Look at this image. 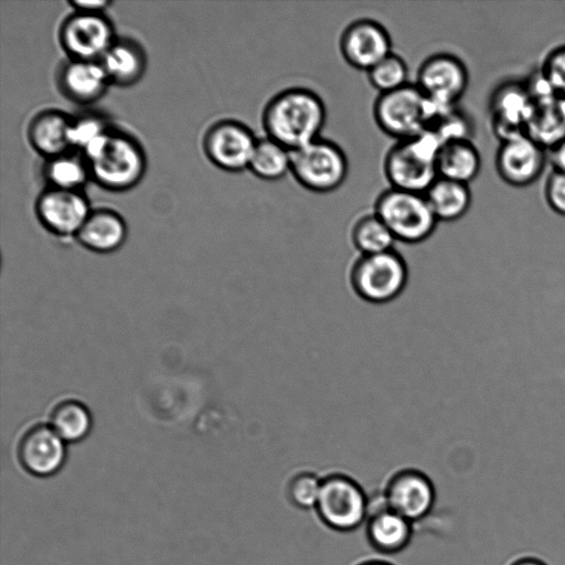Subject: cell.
Here are the masks:
<instances>
[{
	"instance_id": "5",
	"label": "cell",
	"mask_w": 565,
	"mask_h": 565,
	"mask_svg": "<svg viewBox=\"0 0 565 565\" xmlns=\"http://www.w3.org/2000/svg\"><path fill=\"white\" fill-rule=\"evenodd\" d=\"M371 498L352 477L332 472L322 477L321 491L315 512L328 529L350 533L365 524Z\"/></svg>"
},
{
	"instance_id": "9",
	"label": "cell",
	"mask_w": 565,
	"mask_h": 565,
	"mask_svg": "<svg viewBox=\"0 0 565 565\" xmlns=\"http://www.w3.org/2000/svg\"><path fill=\"white\" fill-rule=\"evenodd\" d=\"M57 36L68 58L96 62L118 38L104 12L83 11L68 14L61 23Z\"/></svg>"
},
{
	"instance_id": "38",
	"label": "cell",
	"mask_w": 565,
	"mask_h": 565,
	"mask_svg": "<svg viewBox=\"0 0 565 565\" xmlns=\"http://www.w3.org/2000/svg\"><path fill=\"white\" fill-rule=\"evenodd\" d=\"M354 565H395L386 559L383 558H367L364 561H360L359 563Z\"/></svg>"
},
{
	"instance_id": "11",
	"label": "cell",
	"mask_w": 565,
	"mask_h": 565,
	"mask_svg": "<svg viewBox=\"0 0 565 565\" xmlns=\"http://www.w3.org/2000/svg\"><path fill=\"white\" fill-rule=\"evenodd\" d=\"M380 492L390 509L413 524L431 513L437 499L433 480L424 471L415 468L395 471Z\"/></svg>"
},
{
	"instance_id": "17",
	"label": "cell",
	"mask_w": 565,
	"mask_h": 565,
	"mask_svg": "<svg viewBox=\"0 0 565 565\" xmlns=\"http://www.w3.org/2000/svg\"><path fill=\"white\" fill-rule=\"evenodd\" d=\"M18 456L21 466L36 477H51L65 463V441L51 426L36 425L22 437Z\"/></svg>"
},
{
	"instance_id": "31",
	"label": "cell",
	"mask_w": 565,
	"mask_h": 565,
	"mask_svg": "<svg viewBox=\"0 0 565 565\" xmlns=\"http://www.w3.org/2000/svg\"><path fill=\"white\" fill-rule=\"evenodd\" d=\"M321 484L322 477L316 472L309 470L299 471L287 481L285 495L294 508L302 511H315Z\"/></svg>"
},
{
	"instance_id": "14",
	"label": "cell",
	"mask_w": 565,
	"mask_h": 565,
	"mask_svg": "<svg viewBox=\"0 0 565 565\" xmlns=\"http://www.w3.org/2000/svg\"><path fill=\"white\" fill-rule=\"evenodd\" d=\"M339 49L350 66L365 72L393 52L392 39L386 28L369 18L354 20L345 26L340 36Z\"/></svg>"
},
{
	"instance_id": "16",
	"label": "cell",
	"mask_w": 565,
	"mask_h": 565,
	"mask_svg": "<svg viewBox=\"0 0 565 565\" xmlns=\"http://www.w3.org/2000/svg\"><path fill=\"white\" fill-rule=\"evenodd\" d=\"M413 526L411 521L384 503L381 492L371 498L364 530L365 539L373 551L384 556L403 552L412 542Z\"/></svg>"
},
{
	"instance_id": "21",
	"label": "cell",
	"mask_w": 565,
	"mask_h": 565,
	"mask_svg": "<svg viewBox=\"0 0 565 565\" xmlns=\"http://www.w3.org/2000/svg\"><path fill=\"white\" fill-rule=\"evenodd\" d=\"M534 106L524 83H502L490 98L491 126H508L526 132Z\"/></svg>"
},
{
	"instance_id": "27",
	"label": "cell",
	"mask_w": 565,
	"mask_h": 565,
	"mask_svg": "<svg viewBox=\"0 0 565 565\" xmlns=\"http://www.w3.org/2000/svg\"><path fill=\"white\" fill-rule=\"evenodd\" d=\"M291 151L264 136L258 138L248 170L264 181H278L290 173Z\"/></svg>"
},
{
	"instance_id": "35",
	"label": "cell",
	"mask_w": 565,
	"mask_h": 565,
	"mask_svg": "<svg viewBox=\"0 0 565 565\" xmlns=\"http://www.w3.org/2000/svg\"><path fill=\"white\" fill-rule=\"evenodd\" d=\"M68 6L73 11H83V12H104L113 2L109 0H96V1H86V0H72L67 1Z\"/></svg>"
},
{
	"instance_id": "7",
	"label": "cell",
	"mask_w": 565,
	"mask_h": 565,
	"mask_svg": "<svg viewBox=\"0 0 565 565\" xmlns=\"http://www.w3.org/2000/svg\"><path fill=\"white\" fill-rule=\"evenodd\" d=\"M433 110V103L415 83L379 94L373 104V118L387 136L403 140L425 130Z\"/></svg>"
},
{
	"instance_id": "26",
	"label": "cell",
	"mask_w": 565,
	"mask_h": 565,
	"mask_svg": "<svg viewBox=\"0 0 565 565\" xmlns=\"http://www.w3.org/2000/svg\"><path fill=\"white\" fill-rule=\"evenodd\" d=\"M42 171L46 186L56 189L82 191L90 179L87 162L76 151L45 159Z\"/></svg>"
},
{
	"instance_id": "34",
	"label": "cell",
	"mask_w": 565,
	"mask_h": 565,
	"mask_svg": "<svg viewBox=\"0 0 565 565\" xmlns=\"http://www.w3.org/2000/svg\"><path fill=\"white\" fill-rule=\"evenodd\" d=\"M544 198L553 212L565 216V172L552 169L544 184Z\"/></svg>"
},
{
	"instance_id": "8",
	"label": "cell",
	"mask_w": 565,
	"mask_h": 565,
	"mask_svg": "<svg viewBox=\"0 0 565 565\" xmlns=\"http://www.w3.org/2000/svg\"><path fill=\"white\" fill-rule=\"evenodd\" d=\"M354 292L365 301L385 303L395 299L407 282V267L394 249L360 255L350 270Z\"/></svg>"
},
{
	"instance_id": "3",
	"label": "cell",
	"mask_w": 565,
	"mask_h": 565,
	"mask_svg": "<svg viewBox=\"0 0 565 565\" xmlns=\"http://www.w3.org/2000/svg\"><path fill=\"white\" fill-rule=\"evenodd\" d=\"M443 141L427 130L397 140L383 160V172L390 188L423 193L438 178L437 157Z\"/></svg>"
},
{
	"instance_id": "33",
	"label": "cell",
	"mask_w": 565,
	"mask_h": 565,
	"mask_svg": "<svg viewBox=\"0 0 565 565\" xmlns=\"http://www.w3.org/2000/svg\"><path fill=\"white\" fill-rule=\"evenodd\" d=\"M559 97H565V46L551 51L541 68Z\"/></svg>"
},
{
	"instance_id": "1",
	"label": "cell",
	"mask_w": 565,
	"mask_h": 565,
	"mask_svg": "<svg viewBox=\"0 0 565 565\" xmlns=\"http://www.w3.org/2000/svg\"><path fill=\"white\" fill-rule=\"evenodd\" d=\"M327 107L318 93L288 87L273 95L262 111L265 136L290 151L322 137Z\"/></svg>"
},
{
	"instance_id": "13",
	"label": "cell",
	"mask_w": 565,
	"mask_h": 565,
	"mask_svg": "<svg viewBox=\"0 0 565 565\" xmlns=\"http://www.w3.org/2000/svg\"><path fill=\"white\" fill-rule=\"evenodd\" d=\"M39 222L57 236H76L92 207L83 191L45 186L34 204Z\"/></svg>"
},
{
	"instance_id": "30",
	"label": "cell",
	"mask_w": 565,
	"mask_h": 565,
	"mask_svg": "<svg viewBox=\"0 0 565 565\" xmlns=\"http://www.w3.org/2000/svg\"><path fill=\"white\" fill-rule=\"evenodd\" d=\"M367 79L379 94L398 89L408 82V67L405 60L392 52L367 72Z\"/></svg>"
},
{
	"instance_id": "39",
	"label": "cell",
	"mask_w": 565,
	"mask_h": 565,
	"mask_svg": "<svg viewBox=\"0 0 565 565\" xmlns=\"http://www.w3.org/2000/svg\"><path fill=\"white\" fill-rule=\"evenodd\" d=\"M561 100H562V105H563L564 110H565V97H561Z\"/></svg>"
},
{
	"instance_id": "10",
	"label": "cell",
	"mask_w": 565,
	"mask_h": 565,
	"mask_svg": "<svg viewBox=\"0 0 565 565\" xmlns=\"http://www.w3.org/2000/svg\"><path fill=\"white\" fill-rule=\"evenodd\" d=\"M258 137L244 122L220 119L205 130L202 148L205 157L221 170L241 172L248 170Z\"/></svg>"
},
{
	"instance_id": "20",
	"label": "cell",
	"mask_w": 565,
	"mask_h": 565,
	"mask_svg": "<svg viewBox=\"0 0 565 565\" xmlns=\"http://www.w3.org/2000/svg\"><path fill=\"white\" fill-rule=\"evenodd\" d=\"M110 85L130 87L143 77L148 60L143 46L130 38H117L100 58Z\"/></svg>"
},
{
	"instance_id": "37",
	"label": "cell",
	"mask_w": 565,
	"mask_h": 565,
	"mask_svg": "<svg viewBox=\"0 0 565 565\" xmlns=\"http://www.w3.org/2000/svg\"><path fill=\"white\" fill-rule=\"evenodd\" d=\"M507 565H548L544 559L534 555H520L512 558Z\"/></svg>"
},
{
	"instance_id": "25",
	"label": "cell",
	"mask_w": 565,
	"mask_h": 565,
	"mask_svg": "<svg viewBox=\"0 0 565 565\" xmlns=\"http://www.w3.org/2000/svg\"><path fill=\"white\" fill-rule=\"evenodd\" d=\"M526 135L546 150L565 137V110L561 97L535 104Z\"/></svg>"
},
{
	"instance_id": "18",
	"label": "cell",
	"mask_w": 565,
	"mask_h": 565,
	"mask_svg": "<svg viewBox=\"0 0 565 565\" xmlns=\"http://www.w3.org/2000/svg\"><path fill=\"white\" fill-rule=\"evenodd\" d=\"M56 85L68 100L89 105L105 95L110 83L99 62L68 58L57 70Z\"/></svg>"
},
{
	"instance_id": "22",
	"label": "cell",
	"mask_w": 565,
	"mask_h": 565,
	"mask_svg": "<svg viewBox=\"0 0 565 565\" xmlns=\"http://www.w3.org/2000/svg\"><path fill=\"white\" fill-rule=\"evenodd\" d=\"M75 237L90 250L114 252L124 244L127 237V224L115 210L93 209Z\"/></svg>"
},
{
	"instance_id": "32",
	"label": "cell",
	"mask_w": 565,
	"mask_h": 565,
	"mask_svg": "<svg viewBox=\"0 0 565 565\" xmlns=\"http://www.w3.org/2000/svg\"><path fill=\"white\" fill-rule=\"evenodd\" d=\"M113 126L98 115L87 114L72 119L71 145L73 151L82 153L94 142L103 138Z\"/></svg>"
},
{
	"instance_id": "2",
	"label": "cell",
	"mask_w": 565,
	"mask_h": 565,
	"mask_svg": "<svg viewBox=\"0 0 565 565\" xmlns=\"http://www.w3.org/2000/svg\"><path fill=\"white\" fill-rule=\"evenodd\" d=\"M81 154L87 162L90 179L108 191L131 190L147 171V156L141 143L114 127Z\"/></svg>"
},
{
	"instance_id": "28",
	"label": "cell",
	"mask_w": 565,
	"mask_h": 565,
	"mask_svg": "<svg viewBox=\"0 0 565 565\" xmlns=\"http://www.w3.org/2000/svg\"><path fill=\"white\" fill-rule=\"evenodd\" d=\"M351 241L360 255H373L394 249L396 239L374 213L359 217L351 228Z\"/></svg>"
},
{
	"instance_id": "4",
	"label": "cell",
	"mask_w": 565,
	"mask_h": 565,
	"mask_svg": "<svg viewBox=\"0 0 565 565\" xmlns=\"http://www.w3.org/2000/svg\"><path fill=\"white\" fill-rule=\"evenodd\" d=\"M373 212L396 241L407 244L424 242L438 224L425 194L390 186L377 195Z\"/></svg>"
},
{
	"instance_id": "12",
	"label": "cell",
	"mask_w": 565,
	"mask_h": 565,
	"mask_svg": "<svg viewBox=\"0 0 565 565\" xmlns=\"http://www.w3.org/2000/svg\"><path fill=\"white\" fill-rule=\"evenodd\" d=\"M469 84L465 63L456 55L438 52L427 56L419 65L415 85L433 103L455 106Z\"/></svg>"
},
{
	"instance_id": "24",
	"label": "cell",
	"mask_w": 565,
	"mask_h": 565,
	"mask_svg": "<svg viewBox=\"0 0 565 565\" xmlns=\"http://www.w3.org/2000/svg\"><path fill=\"white\" fill-rule=\"evenodd\" d=\"M425 196L438 222H455L470 209L472 196L468 184L437 178Z\"/></svg>"
},
{
	"instance_id": "19",
	"label": "cell",
	"mask_w": 565,
	"mask_h": 565,
	"mask_svg": "<svg viewBox=\"0 0 565 565\" xmlns=\"http://www.w3.org/2000/svg\"><path fill=\"white\" fill-rule=\"evenodd\" d=\"M72 119L60 109H44L35 114L26 129L30 146L45 159L73 151Z\"/></svg>"
},
{
	"instance_id": "23",
	"label": "cell",
	"mask_w": 565,
	"mask_h": 565,
	"mask_svg": "<svg viewBox=\"0 0 565 565\" xmlns=\"http://www.w3.org/2000/svg\"><path fill=\"white\" fill-rule=\"evenodd\" d=\"M436 166L439 178L469 185L480 172L481 157L471 140H451L441 146Z\"/></svg>"
},
{
	"instance_id": "6",
	"label": "cell",
	"mask_w": 565,
	"mask_h": 565,
	"mask_svg": "<svg viewBox=\"0 0 565 565\" xmlns=\"http://www.w3.org/2000/svg\"><path fill=\"white\" fill-rule=\"evenodd\" d=\"M349 160L334 141L320 137L291 151L290 174L303 189L313 193H330L347 180Z\"/></svg>"
},
{
	"instance_id": "36",
	"label": "cell",
	"mask_w": 565,
	"mask_h": 565,
	"mask_svg": "<svg viewBox=\"0 0 565 565\" xmlns=\"http://www.w3.org/2000/svg\"><path fill=\"white\" fill-rule=\"evenodd\" d=\"M552 169L565 172V137L547 150Z\"/></svg>"
},
{
	"instance_id": "29",
	"label": "cell",
	"mask_w": 565,
	"mask_h": 565,
	"mask_svg": "<svg viewBox=\"0 0 565 565\" xmlns=\"http://www.w3.org/2000/svg\"><path fill=\"white\" fill-rule=\"evenodd\" d=\"M50 424L65 443H76L89 433L92 416L84 404L70 399L53 408Z\"/></svg>"
},
{
	"instance_id": "15",
	"label": "cell",
	"mask_w": 565,
	"mask_h": 565,
	"mask_svg": "<svg viewBox=\"0 0 565 565\" xmlns=\"http://www.w3.org/2000/svg\"><path fill=\"white\" fill-rule=\"evenodd\" d=\"M548 160L547 150L527 135L500 142L495 170L507 184L524 188L535 182Z\"/></svg>"
}]
</instances>
